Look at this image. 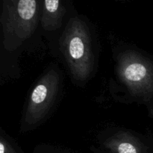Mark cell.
Listing matches in <instances>:
<instances>
[{"label": "cell", "instance_id": "cell-1", "mask_svg": "<svg viewBox=\"0 0 153 153\" xmlns=\"http://www.w3.org/2000/svg\"><path fill=\"white\" fill-rule=\"evenodd\" d=\"M65 35L63 49L66 58L77 78L85 79L92 67V54L83 22L78 19L70 21Z\"/></svg>", "mask_w": 153, "mask_h": 153}, {"label": "cell", "instance_id": "cell-2", "mask_svg": "<svg viewBox=\"0 0 153 153\" xmlns=\"http://www.w3.org/2000/svg\"><path fill=\"white\" fill-rule=\"evenodd\" d=\"M41 0H3L4 28L31 31L37 23Z\"/></svg>", "mask_w": 153, "mask_h": 153}, {"label": "cell", "instance_id": "cell-3", "mask_svg": "<svg viewBox=\"0 0 153 153\" xmlns=\"http://www.w3.org/2000/svg\"><path fill=\"white\" fill-rule=\"evenodd\" d=\"M58 88V78L55 74H47L32 91L27 110L25 120L34 125L41 120L52 105Z\"/></svg>", "mask_w": 153, "mask_h": 153}, {"label": "cell", "instance_id": "cell-4", "mask_svg": "<svg viewBox=\"0 0 153 153\" xmlns=\"http://www.w3.org/2000/svg\"><path fill=\"white\" fill-rule=\"evenodd\" d=\"M63 7L61 0H43V22L45 27L61 25Z\"/></svg>", "mask_w": 153, "mask_h": 153}, {"label": "cell", "instance_id": "cell-5", "mask_svg": "<svg viewBox=\"0 0 153 153\" xmlns=\"http://www.w3.org/2000/svg\"><path fill=\"white\" fill-rule=\"evenodd\" d=\"M123 75L127 82L132 83L143 82L149 79V76L153 77V73H149L144 64L137 62L128 64L124 70Z\"/></svg>", "mask_w": 153, "mask_h": 153}, {"label": "cell", "instance_id": "cell-6", "mask_svg": "<svg viewBox=\"0 0 153 153\" xmlns=\"http://www.w3.org/2000/svg\"><path fill=\"white\" fill-rule=\"evenodd\" d=\"M119 153H137L134 145L129 143H122L118 146Z\"/></svg>", "mask_w": 153, "mask_h": 153}]
</instances>
